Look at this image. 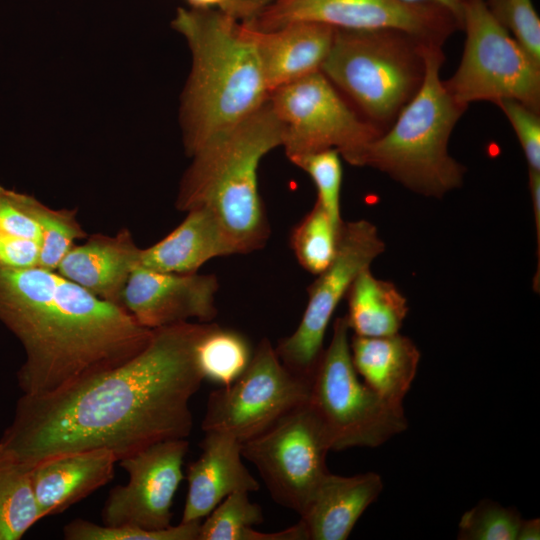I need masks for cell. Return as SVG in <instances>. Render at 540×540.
I'll list each match as a JSON object with an SVG mask.
<instances>
[{
  "mask_svg": "<svg viewBox=\"0 0 540 540\" xmlns=\"http://www.w3.org/2000/svg\"><path fill=\"white\" fill-rule=\"evenodd\" d=\"M212 323L153 329L125 363L43 395H22L0 451L32 467L47 457L105 449L118 461L160 441L188 438L190 400L203 375L196 348Z\"/></svg>",
  "mask_w": 540,
  "mask_h": 540,
  "instance_id": "6da1fadb",
  "label": "cell"
},
{
  "mask_svg": "<svg viewBox=\"0 0 540 540\" xmlns=\"http://www.w3.org/2000/svg\"><path fill=\"white\" fill-rule=\"evenodd\" d=\"M0 321L18 338L24 395L52 393L141 352L153 329L54 270L0 266Z\"/></svg>",
  "mask_w": 540,
  "mask_h": 540,
  "instance_id": "7a4b0ae2",
  "label": "cell"
},
{
  "mask_svg": "<svg viewBox=\"0 0 540 540\" xmlns=\"http://www.w3.org/2000/svg\"><path fill=\"white\" fill-rule=\"evenodd\" d=\"M172 28L185 39L191 69L180 124L189 156L258 109L270 95L253 28L220 9L180 7Z\"/></svg>",
  "mask_w": 540,
  "mask_h": 540,
  "instance_id": "3957f363",
  "label": "cell"
},
{
  "mask_svg": "<svg viewBox=\"0 0 540 540\" xmlns=\"http://www.w3.org/2000/svg\"><path fill=\"white\" fill-rule=\"evenodd\" d=\"M282 142V127L267 101L190 156L176 207L187 212L195 208L210 211L234 254L261 249L270 226L258 190V167Z\"/></svg>",
  "mask_w": 540,
  "mask_h": 540,
  "instance_id": "277c9868",
  "label": "cell"
},
{
  "mask_svg": "<svg viewBox=\"0 0 540 540\" xmlns=\"http://www.w3.org/2000/svg\"><path fill=\"white\" fill-rule=\"evenodd\" d=\"M425 57L418 92L384 132L347 162L374 168L414 193L440 199L464 181L466 168L449 154L448 145L467 107L454 100L440 77L442 46L428 45Z\"/></svg>",
  "mask_w": 540,
  "mask_h": 540,
  "instance_id": "5b68a950",
  "label": "cell"
},
{
  "mask_svg": "<svg viewBox=\"0 0 540 540\" xmlns=\"http://www.w3.org/2000/svg\"><path fill=\"white\" fill-rule=\"evenodd\" d=\"M428 45L399 29H335L321 72L365 119L385 131L420 89Z\"/></svg>",
  "mask_w": 540,
  "mask_h": 540,
  "instance_id": "8992f818",
  "label": "cell"
},
{
  "mask_svg": "<svg viewBox=\"0 0 540 540\" xmlns=\"http://www.w3.org/2000/svg\"><path fill=\"white\" fill-rule=\"evenodd\" d=\"M349 331L346 316L336 318L308 399L334 451L378 447L408 426L403 407L387 402L360 380L352 362Z\"/></svg>",
  "mask_w": 540,
  "mask_h": 540,
  "instance_id": "52a82bcc",
  "label": "cell"
},
{
  "mask_svg": "<svg viewBox=\"0 0 540 540\" xmlns=\"http://www.w3.org/2000/svg\"><path fill=\"white\" fill-rule=\"evenodd\" d=\"M461 29L466 39L461 62L444 84L459 104L504 99L540 111V63L497 19L485 0H468Z\"/></svg>",
  "mask_w": 540,
  "mask_h": 540,
  "instance_id": "ba28073f",
  "label": "cell"
},
{
  "mask_svg": "<svg viewBox=\"0 0 540 540\" xmlns=\"http://www.w3.org/2000/svg\"><path fill=\"white\" fill-rule=\"evenodd\" d=\"M269 104L289 160L334 149L347 161L383 130L365 119L321 72L275 89Z\"/></svg>",
  "mask_w": 540,
  "mask_h": 540,
  "instance_id": "9c48e42d",
  "label": "cell"
},
{
  "mask_svg": "<svg viewBox=\"0 0 540 540\" xmlns=\"http://www.w3.org/2000/svg\"><path fill=\"white\" fill-rule=\"evenodd\" d=\"M385 248L377 227L370 221H343L336 255L308 288V303L298 327L275 347L282 364L295 376L311 384L334 311L357 275L370 267Z\"/></svg>",
  "mask_w": 540,
  "mask_h": 540,
  "instance_id": "30bf717a",
  "label": "cell"
},
{
  "mask_svg": "<svg viewBox=\"0 0 540 540\" xmlns=\"http://www.w3.org/2000/svg\"><path fill=\"white\" fill-rule=\"evenodd\" d=\"M330 445L309 401L242 443L272 499L299 515L323 477Z\"/></svg>",
  "mask_w": 540,
  "mask_h": 540,
  "instance_id": "8fae6325",
  "label": "cell"
},
{
  "mask_svg": "<svg viewBox=\"0 0 540 540\" xmlns=\"http://www.w3.org/2000/svg\"><path fill=\"white\" fill-rule=\"evenodd\" d=\"M309 393L310 383L291 373L263 338L244 372L209 394L202 430L227 433L243 443L305 403Z\"/></svg>",
  "mask_w": 540,
  "mask_h": 540,
  "instance_id": "7c38bea8",
  "label": "cell"
},
{
  "mask_svg": "<svg viewBox=\"0 0 540 540\" xmlns=\"http://www.w3.org/2000/svg\"><path fill=\"white\" fill-rule=\"evenodd\" d=\"M293 22L345 30L393 28L440 46L461 29L457 17L440 5L401 0H275L246 23L266 31Z\"/></svg>",
  "mask_w": 540,
  "mask_h": 540,
  "instance_id": "4fadbf2b",
  "label": "cell"
},
{
  "mask_svg": "<svg viewBox=\"0 0 540 540\" xmlns=\"http://www.w3.org/2000/svg\"><path fill=\"white\" fill-rule=\"evenodd\" d=\"M188 449L187 438L164 440L118 461L128 482L109 491L101 511L102 524L148 530L170 527Z\"/></svg>",
  "mask_w": 540,
  "mask_h": 540,
  "instance_id": "5bb4252c",
  "label": "cell"
},
{
  "mask_svg": "<svg viewBox=\"0 0 540 540\" xmlns=\"http://www.w3.org/2000/svg\"><path fill=\"white\" fill-rule=\"evenodd\" d=\"M218 288L213 274L169 273L137 266L127 280L120 303L149 329L190 318L210 322L217 315Z\"/></svg>",
  "mask_w": 540,
  "mask_h": 540,
  "instance_id": "9a60e30c",
  "label": "cell"
},
{
  "mask_svg": "<svg viewBox=\"0 0 540 540\" xmlns=\"http://www.w3.org/2000/svg\"><path fill=\"white\" fill-rule=\"evenodd\" d=\"M200 457L187 467L188 489L180 522L202 521L228 495L260 488L242 461V443L216 431L204 432Z\"/></svg>",
  "mask_w": 540,
  "mask_h": 540,
  "instance_id": "2e32d148",
  "label": "cell"
},
{
  "mask_svg": "<svg viewBox=\"0 0 540 540\" xmlns=\"http://www.w3.org/2000/svg\"><path fill=\"white\" fill-rule=\"evenodd\" d=\"M118 462L105 449L67 452L40 460L30 469L42 518L60 514L108 484Z\"/></svg>",
  "mask_w": 540,
  "mask_h": 540,
  "instance_id": "e0dca14e",
  "label": "cell"
},
{
  "mask_svg": "<svg viewBox=\"0 0 540 540\" xmlns=\"http://www.w3.org/2000/svg\"><path fill=\"white\" fill-rule=\"evenodd\" d=\"M251 27L270 93L321 71L335 32L330 26L313 22H293L266 31Z\"/></svg>",
  "mask_w": 540,
  "mask_h": 540,
  "instance_id": "ac0fdd59",
  "label": "cell"
},
{
  "mask_svg": "<svg viewBox=\"0 0 540 540\" xmlns=\"http://www.w3.org/2000/svg\"><path fill=\"white\" fill-rule=\"evenodd\" d=\"M140 251L127 229L114 236L96 234L73 246L57 270L95 296L121 305L127 280L139 266Z\"/></svg>",
  "mask_w": 540,
  "mask_h": 540,
  "instance_id": "d6986e66",
  "label": "cell"
},
{
  "mask_svg": "<svg viewBox=\"0 0 540 540\" xmlns=\"http://www.w3.org/2000/svg\"><path fill=\"white\" fill-rule=\"evenodd\" d=\"M382 489V479L374 472L349 477L328 472L300 514L308 540L347 539Z\"/></svg>",
  "mask_w": 540,
  "mask_h": 540,
  "instance_id": "ffe728a7",
  "label": "cell"
},
{
  "mask_svg": "<svg viewBox=\"0 0 540 540\" xmlns=\"http://www.w3.org/2000/svg\"><path fill=\"white\" fill-rule=\"evenodd\" d=\"M229 255L234 251L217 220L207 209L195 208L162 240L141 249L139 266L160 272L196 273L209 260Z\"/></svg>",
  "mask_w": 540,
  "mask_h": 540,
  "instance_id": "44dd1931",
  "label": "cell"
},
{
  "mask_svg": "<svg viewBox=\"0 0 540 540\" xmlns=\"http://www.w3.org/2000/svg\"><path fill=\"white\" fill-rule=\"evenodd\" d=\"M350 351L354 368L371 389L387 402H402L416 376L420 351L408 337L353 335Z\"/></svg>",
  "mask_w": 540,
  "mask_h": 540,
  "instance_id": "7402d4cb",
  "label": "cell"
},
{
  "mask_svg": "<svg viewBox=\"0 0 540 540\" xmlns=\"http://www.w3.org/2000/svg\"><path fill=\"white\" fill-rule=\"evenodd\" d=\"M349 329L354 335L382 337L399 333L409 311L407 299L394 283L362 270L347 294Z\"/></svg>",
  "mask_w": 540,
  "mask_h": 540,
  "instance_id": "603a6c76",
  "label": "cell"
},
{
  "mask_svg": "<svg viewBox=\"0 0 540 540\" xmlns=\"http://www.w3.org/2000/svg\"><path fill=\"white\" fill-rule=\"evenodd\" d=\"M30 469L0 451V540L21 539L43 519Z\"/></svg>",
  "mask_w": 540,
  "mask_h": 540,
  "instance_id": "cb8c5ba5",
  "label": "cell"
},
{
  "mask_svg": "<svg viewBox=\"0 0 540 540\" xmlns=\"http://www.w3.org/2000/svg\"><path fill=\"white\" fill-rule=\"evenodd\" d=\"M253 351L243 334L212 323L197 345L196 359L204 379L225 387L244 372Z\"/></svg>",
  "mask_w": 540,
  "mask_h": 540,
  "instance_id": "d4e9b609",
  "label": "cell"
},
{
  "mask_svg": "<svg viewBox=\"0 0 540 540\" xmlns=\"http://www.w3.org/2000/svg\"><path fill=\"white\" fill-rule=\"evenodd\" d=\"M342 223L333 221L315 202L312 210L294 227L291 247L306 271L318 275L331 264L337 252Z\"/></svg>",
  "mask_w": 540,
  "mask_h": 540,
  "instance_id": "484cf974",
  "label": "cell"
},
{
  "mask_svg": "<svg viewBox=\"0 0 540 540\" xmlns=\"http://www.w3.org/2000/svg\"><path fill=\"white\" fill-rule=\"evenodd\" d=\"M24 204L41 230L38 266L55 271L75 240L85 238L87 234L78 222L75 210L52 209L26 194Z\"/></svg>",
  "mask_w": 540,
  "mask_h": 540,
  "instance_id": "4316f807",
  "label": "cell"
},
{
  "mask_svg": "<svg viewBox=\"0 0 540 540\" xmlns=\"http://www.w3.org/2000/svg\"><path fill=\"white\" fill-rule=\"evenodd\" d=\"M248 494L239 491L223 499L201 521L198 540H246L249 529L264 520L261 507Z\"/></svg>",
  "mask_w": 540,
  "mask_h": 540,
  "instance_id": "83f0119b",
  "label": "cell"
},
{
  "mask_svg": "<svg viewBox=\"0 0 540 540\" xmlns=\"http://www.w3.org/2000/svg\"><path fill=\"white\" fill-rule=\"evenodd\" d=\"M201 521L180 522L160 530H148L133 525H99L75 518L63 528L67 540H198Z\"/></svg>",
  "mask_w": 540,
  "mask_h": 540,
  "instance_id": "f1b7e54d",
  "label": "cell"
},
{
  "mask_svg": "<svg viewBox=\"0 0 540 540\" xmlns=\"http://www.w3.org/2000/svg\"><path fill=\"white\" fill-rule=\"evenodd\" d=\"M514 507L484 499L466 511L459 522L460 540H516L522 522Z\"/></svg>",
  "mask_w": 540,
  "mask_h": 540,
  "instance_id": "f546056e",
  "label": "cell"
},
{
  "mask_svg": "<svg viewBox=\"0 0 540 540\" xmlns=\"http://www.w3.org/2000/svg\"><path fill=\"white\" fill-rule=\"evenodd\" d=\"M290 161L311 177L317 190L316 202L333 221L341 224L343 220L340 215V192L343 169L339 152L334 149L323 150L298 156Z\"/></svg>",
  "mask_w": 540,
  "mask_h": 540,
  "instance_id": "4dcf8cb0",
  "label": "cell"
},
{
  "mask_svg": "<svg viewBox=\"0 0 540 540\" xmlns=\"http://www.w3.org/2000/svg\"><path fill=\"white\" fill-rule=\"evenodd\" d=\"M489 8L521 47L540 63V19L532 0H501Z\"/></svg>",
  "mask_w": 540,
  "mask_h": 540,
  "instance_id": "1f68e13d",
  "label": "cell"
},
{
  "mask_svg": "<svg viewBox=\"0 0 540 540\" xmlns=\"http://www.w3.org/2000/svg\"><path fill=\"white\" fill-rule=\"evenodd\" d=\"M510 122L524 152L528 170L540 172V115L525 104L504 99L495 103Z\"/></svg>",
  "mask_w": 540,
  "mask_h": 540,
  "instance_id": "d6a6232c",
  "label": "cell"
},
{
  "mask_svg": "<svg viewBox=\"0 0 540 540\" xmlns=\"http://www.w3.org/2000/svg\"><path fill=\"white\" fill-rule=\"evenodd\" d=\"M24 195L0 185V231L40 244L41 230L26 210Z\"/></svg>",
  "mask_w": 540,
  "mask_h": 540,
  "instance_id": "836d02e7",
  "label": "cell"
},
{
  "mask_svg": "<svg viewBox=\"0 0 540 540\" xmlns=\"http://www.w3.org/2000/svg\"><path fill=\"white\" fill-rule=\"evenodd\" d=\"M40 244L0 231V266L26 269L39 264Z\"/></svg>",
  "mask_w": 540,
  "mask_h": 540,
  "instance_id": "e575fe53",
  "label": "cell"
},
{
  "mask_svg": "<svg viewBox=\"0 0 540 540\" xmlns=\"http://www.w3.org/2000/svg\"><path fill=\"white\" fill-rule=\"evenodd\" d=\"M275 0H225L220 9L242 22L253 20Z\"/></svg>",
  "mask_w": 540,
  "mask_h": 540,
  "instance_id": "d590c367",
  "label": "cell"
},
{
  "mask_svg": "<svg viewBox=\"0 0 540 540\" xmlns=\"http://www.w3.org/2000/svg\"><path fill=\"white\" fill-rule=\"evenodd\" d=\"M529 190L532 200L535 230L537 234V274L534 277L533 286L537 292L539 289L540 269V172L528 170Z\"/></svg>",
  "mask_w": 540,
  "mask_h": 540,
  "instance_id": "8d00e7d4",
  "label": "cell"
},
{
  "mask_svg": "<svg viewBox=\"0 0 540 540\" xmlns=\"http://www.w3.org/2000/svg\"><path fill=\"white\" fill-rule=\"evenodd\" d=\"M411 4L431 3L440 5L452 12L461 24L462 11L468 0H401Z\"/></svg>",
  "mask_w": 540,
  "mask_h": 540,
  "instance_id": "74e56055",
  "label": "cell"
},
{
  "mask_svg": "<svg viewBox=\"0 0 540 540\" xmlns=\"http://www.w3.org/2000/svg\"><path fill=\"white\" fill-rule=\"evenodd\" d=\"M538 540L540 539V520H522L516 540Z\"/></svg>",
  "mask_w": 540,
  "mask_h": 540,
  "instance_id": "f35d334b",
  "label": "cell"
},
{
  "mask_svg": "<svg viewBox=\"0 0 540 540\" xmlns=\"http://www.w3.org/2000/svg\"><path fill=\"white\" fill-rule=\"evenodd\" d=\"M189 7L195 9H221L225 0H186Z\"/></svg>",
  "mask_w": 540,
  "mask_h": 540,
  "instance_id": "ab89813d",
  "label": "cell"
},
{
  "mask_svg": "<svg viewBox=\"0 0 540 540\" xmlns=\"http://www.w3.org/2000/svg\"><path fill=\"white\" fill-rule=\"evenodd\" d=\"M501 0H485V2L487 3V5L489 7H493L495 6L496 4H498Z\"/></svg>",
  "mask_w": 540,
  "mask_h": 540,
  "instance_id": "60d3db41",
  "label": "cell"
}]
</instances>
